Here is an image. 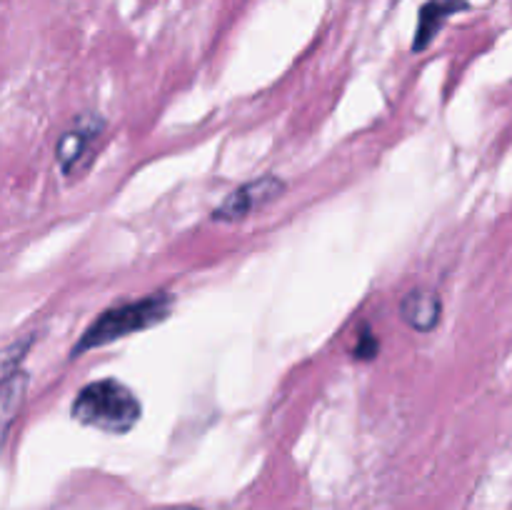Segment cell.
Wrapping results in <instances>:
<instances>
[{"label": "cell", "mask_w": 512, "mask_h": 510, "mask_svg": "<svg viewBox=\"0 0 512 510\" xmlns=\"http://www.w3.org/2000/svg\"><path fill=\"white\" fill-rule=\"evenodd\" d=\"M173 295L170 293H150L140 300H130V303L115 305L100 313L93 323L85 328L78 343L70 350V358H80L88 350L108 345L113 340H123L133 333H143V330L155 328L163 320L170 318L173 313Z\"/></svg>", "instance_id": "6da1fadb"}, {"label": "cell", "mask_w": 512, "mask_h": 510, "mask_svg": "<svg viewBox=\"0 0 512 510\" xmlns=\"http://www.w3.org/2000/svg\"><path fill=\"white\" fill-rule=\"evenodd\" d=\"M143 405L138 395L115 378L93 380L75 395L70 415L80 425L103 430L108 435H125L138 425Z\"/></svg>", "instance_id": "7a4b0ae2"}, {"label": "cell", "mask_w": 512, "mask_h": 510, "mask_svg": "<svg viewBox=\"0 0 512 510\" xmlns=\"http://www.w3.org/2000/svg\"><path fill=\"white\" fill-rule=\"evenodd\" d=\"M103 130L105 120L98 113H83L73 120L70 128L60 133L55 158L65 178H80L93 165Z\"/></svg>", "instance_id": "3957f363"}, {"label": "cell", "mask_w": 512, "mask_h": 510, "mask_svg": "<svg viewBox=\"0 0 512 510\" xmlns=\"http://www.w3.org/2000/svg\"><path fill=\"white\" fill-rule=\"evenodd\" d=\"M285 188H288V183L280 175H260V178L235 188L228 198H223V203L210 213V218L218 220V223H238V220H245L248 215L263 210L265 205L275 203L285 193Z\"/></svg>", "instance_id": "277c9868"}, {"label": "cell", "mask_w": 512, "mask_h": 510, "mask_svg": "<svg viewBox=\"0 0 512 510\" xmlns=\"http://www.w3.org/2000/svg\"><path fill=\"white\" fill-rule=\"evenodd\" d=\"M400 318L415 333H433L443 320V298L433 288H415L400 300Z\"/></svg>", "instance_id": "5b68a950"}, {"label": "cell", "mask_w": 512, "mask_h": 510, "mask_svg": "<svg viewBox=\"0 0 512 510\" xmlns=\"http://www.w3.org/2000/svg\"><path fill=\"white\" fill-rule=\"evenodd\" d=\"M465 8H468L465 0H428V3L420 8L418 30H415V38H413V53H423V50L433 43L435 35L440 33L445 20H448L450 15L458 13V10H465Z\"/></svg>", "instance_id": "8992f818"}, {"label": "cell", "mask_w": 512, "mask_h": 510, "mask_svg": "<svg viewBox=\"0 0 512 510\" xmlns=\"http://www.w3.org/2000/svg\"><path fill=\"white\" fill-rule=\"evenodd\" d=\"M25 395H28V375L23 370L5 380V383H0V445L5 443L10 425L15 423L18 413L23 410Z\"/></svg>", "instance_id": "52a82bcc"}, {"label": "cell", "mask_w": 512, "mask_h": 510, "mask_svg": "<svg viewBox=\"0 0 512 510\" xmlns=\"http://www.w3.org/2000/svg\"><path fill=\"white\" fill-rule=\"evenodd\" d=\"M35 338L38 335L28 333L23 338L13 340L10 345L0 348V383H5L8 378H13L15 373H20V365H23L25 355L30 353V348L35 345Z\"/></svg>", "instance_id": "ba28073f"}, {"label": "cell", "mask_w": 512, "mask_h": 510, "mask_svg": "<svg viewBox=\"0 0 512 510\" xmlns=\"http://www.w3.org/2000/svg\"><path fill=\"white\" fill-rule=\"evenodd\" d=\"M378 350H380L378 335H375L368 325H363V328H360V335H358V343H355V348H353V358L355 360H373V358H378Z\"/></svg>", "instance_id": "9c48e42d"}, {"label": "cell", "mask_w": 512, "mask_h": 510, "mask_svg": "<svg viewBox=\"0 0 512 510\" xmlns=\"http://www.w3.org/2000/svg\"><path fill=\"white\" fill-rule=\"evenodd\" d=\"M153 510H200L195 505H163V508H153Z\"/></svg>", "instance_id": "30bf717a"}]
</instances>
